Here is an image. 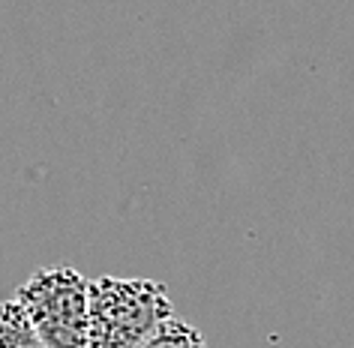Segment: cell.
Segmentation results:
<instances>
[{"mask_svg": "<svg viewBox=\"0 0 354 348\" xmlns=\"http://www.w3.org/2000/svg\"><path fill=\"white\" fill-rule=\"evenodd\" d=\"M0 348H46L19 297L0 300Z\"/></svg>", "mask_w": 354, "mask_h": 348, "instance_id": "3957f363", "label": "cell"}, {"mask_svg": "<svg viewBox=\"0 0 354 348\" xmlns=\"http://www.w3.org/2000/svg\"><path fill=\"white\" fill-rule=\"evenodd\" d=\"M15 297L46 348H91V280L75 267H39Z\"/></svg>", "mask_w": 354, "mask_h": 348, "instance_id": "7a4b0ae2", "label": "cell"}, {"mask_svg": "<svg viewBox=\"0 0 354 348\" xmlns=\"http://www.w3.org/2000/svg\"><path fill=\"white\" fill-rule=\"evenodd\" d=\"M138 348H207V345H205V336H201L187 318L171 315V318H165Z\"/></svg>", "mask_w": 354, "mask_h": 348, "instance_id": "277c9868", "label": "cell"}, {"mask_svg": "<svg viewBox=\"0 0 354 348\" xmlns=\"http://www.w3.org/2000/svg\"><path fill=\"white\" fill-rule=\"evenodd\" d=\"M171 315L162 282L147 276L91 280V348H138Z\"/></svg>", "mask_w": 354, "mask_h": 348, "instance_id": "6da1fadb", "label": "cell"}]
</instances>
